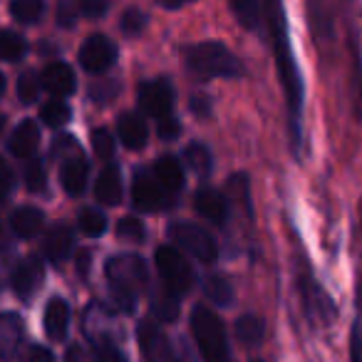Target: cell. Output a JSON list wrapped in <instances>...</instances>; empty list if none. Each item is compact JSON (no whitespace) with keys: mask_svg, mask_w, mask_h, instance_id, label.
I'll return each mask as SVG.
<instances>
[{"mask_svg":"<svg viewBox=\"0 0 362 362\" xmlns=\"http://www.w3.org/2000/svg\"><path fill=\"white\" fill-rule=\"evenodd\" d=\"M117 134H119V141L127 149H141L146 144V139H149V127H146L141 115L124 112L119 117V124H117Z\"/></svg>","mask_w":362,"mask_h":362,"instance_id":"cell-16","label":"cell"},{"mask_svg":"<svg viewBox=\"0 0 362 362\" xmlns=\"http://www.w3.org/2000/svg\"><path fill=\"white\" fill-rule=\"evenodd\" d=\"M350 362H362V322L355 320L350 330Z\"/></svg>","mask_w":362,"mask_h":362,"instance_id":"cell-43","label":"cell"},{"mask_svg":"<svg viewBox=\"0 0 362 362\" xmlns=\"http://www.w3.org/2000/svg\"><path fill=\"white\" fill-rule=\"evenodd\" d=\"M87 261H90V251H82L80 253V273L85 276V271H87Z\"/></svg>","mask_w":362,"mask_h":362,"instance_id":"cell-51","label":"cell"},{"mask_svg":"<svg viewBox=\"0 0 362 362\" xmlns=\"http://www.w3.org/2000/svg\"><path fill=\"white\" fill-rule=\"evenodd\" d=\"M149 308L151 315L161 322H174L179 317V296L171 293L166 286H156L149 291Z\"/></svg>","mask_w":362,"mask_h":362,"instance_id":"cell-23","label":"cell"},{"mask_svg":"<svg viewBox=\"0 0 362 362\" xmlns=\"http://www.w3.org/2000/svg\"><path fill=\"white\" fill-rule=\"evenodd\" d=\"M40 80H42V90L50 92L55 100L70 97L77 85L75 70H72L70 65H65V62H52V65H47L45 70H42Z\"/></svg>","mask_w":362,"mask_h":362,"instance_id":"cell-15","label":"cell"},{"mask_svg":"<svg viewBox=\"0 0 362 362\" xmlns=\"http://www.w3.org/2000/svg\"><path fill=\"white\" fill-rule=\"evenodd\" d=\"M42 92V80L35 75V72H23L21 80H18V97H21L23 105H33L37 102Z\"/></svg>","mask_w":362,"mask_h":362,"instance_id":"cell-34","label":"cell"},{"mask_svg":"<svg viewBox=\"0 0 362 362\" xmlns=\"http://www.w3.org/2000/svg\"><path fill=\"white\" fill-rule=\"evenodd\" d=\"M107 288L115 300V305L124 313H134L139 291L146 286V266L134 253H122L112 256L105 266Z\"/></svg>","mask_w":362,"mask_h":362,"instance_id":"cell-2","label":"cell"},{"mask_svg":"<svg viewBox=\"0 0 362 362\" xmlns=\"http://www.w3.org/2000/svg\"><path fill=\"white\" fill-rule=\"evenodd\" d=\"M151 171H154L156 181H159L161 189H164L169 197H174V194H179L181 189H184V166H181V161L176 159V156L166 154V156H161V159H156Z\"/></svg>","mask_w":362,"mask_h":362,"instance_id":"cell-19","label":"cell"},{"mask_svg":"<svg viewBox=\"0 0 362 362\" xmlns=\"http://www.w3.org/2000/svg\"><path fill=\"white\" fill-rule=\"evenodd\" d=\"M192 112H197V115H202V117H209V112H211V107H209V97H204V95H194V100H192Z\"/></svg>","mask_w":362,"mask_h":362,"instance_id":"cell-48","label":"cell"},{"mask_svg":"<svg viewBox=\"0 0 362 362\" xmlns=\"http://www.w3.org/2000/svg\"><path fill=\"white\" fill-rule=\"evenodd\" d=\"M3 92H6V77H3V72H0V97H3Z\"/></svg>","mask_w":362,"mask_h":362,"instance_id":"cell-53","label":"cell"},{"mask_svg":"<svg viewBox=\"0 0 362 362\" xmlns=\"http://www.w3.org/2000/svg\"><path fill=\"white\" fill-rule=\"evenodd\" d=\"M156 132H159V136L164 141H171V139H176V136L181 134V124H179V119H176L174 115H169V117H164V119H159Z\"/></svg>","mask_w":362,"mask_h":362,"instance_id":"cell-42","label":"cell"},{"mask_svg":"<svg viewBox=\"0 0 362 362\" xmlns=\"http://www.w3.org/2000/svg\"><path fill=\"white\" fill-rule=\"evenodd\" d=\"M154 263H156V271H159L161 281H164V286L169 288L171 293L184 296V293H189L194 288V281H197L194 268L189 266V261L181 256L176 248L159 246L154 253Z\"/></svg>","mask_w":362,"mask_h":362,"instance_id":"cell-5","label":"cell"},{"mask_svg":"<svg viewBox=\"0 0 362 362\" xmlns=\"http://www.w3.org/2000/svg\"><path fill=\"white\" fill-rule=\"evenodd\" d=\"M23 362H55V355L45 345H30V350L25 352V360Z\"/></svg>","mask_w":362,"mask_h":362,"instance_id":"cell-47","label":"cell"},{"mask_svg":"<svg viewBox=\"0 0 362 362\" xmlns=\"http://www.w3.org/2000/svg\"><path fill=\"white\" fill-rule=\"evenodd\" d=\"M189 67L206 77H241L243 67L226 45L216 40L199 42L189 50Z\"/></svg>","mask_w":362,"mask_h":362,"instance_id":"cell-4","label":"cell"},{"mask_svg":"<svg viewBox=\"0 0 362 362\" xmlns=\"http://www.w3.org/2000/svg\"><path fill=\"white\" fill-rule=\"evenodd\" d=\"M194 209H197L206 221L216 223V226H226L228 214H231L228 199H223V194H218L216 189H209V187L197 192V197H194Z\"/></svg>","mask_w":362,"mask_h":362,"instance_id":"cell-14","label":"cell"},{"mask_svg":"<svg viewBox=\"0 0 362 362\" xmlns=\"http://www.w3.org/2000/svg\"><path fill=\"white\" fill-rule=\"evenodd\" d=\"M184 159L187 164L197 171L199 176H209L214 169V159H211V151L206 149L204 144H189L187 151H184Z\"/></svg>","mask_w":362,"mask_h":362,"instance_id":"cell-31","label":"cell"},{"mask_svg":"<svg viewBox=\"0 0 362 362\" xmlns=\"http://www.w3.org/2000/svg\"><path fill=\"white\" fill-rule=\"evenodd\" d=\"M42 278H45V266L37 256H28L13 268L11 273V288L16 291L18 298L23 300H30L33 293L42 286Z\"/></svg>","mask_w":362,"mask_h":362,"instance_id":"cell-12","label":"cell"},{"mask_svg":"<svg viewBox=\"0 0 362 362\" xmlns=\"http://www.w3.org/2000/svg\"><path fill=\"white\" fill-rule=\"evenodd\" d=\"M13 187H16V174H13L11 164L0 156V206L6 204V199H8V194L13 192Z\"/></svg>","mask_w":362,"mask_h":362,"instance_id":"cell-41","label":"cell"},{"mask_svg":"<svg viewBox=\"0 0 362 362\" xmlns=\"http://www.w3.org/2000/svg\"><path fill=\"white\" fill-rule=\"evenodd\" d=\"M355 243H357V283H355V303H357V320L362 322V202L357 209V226H355Z\"/></svg>","mask_w":362,"mask_h":362,"instance_id":"cell-35","label":"cell"},{"mask_svg":"<svg viewBox=\"0 0 362 362\" xmlns=\"http://www.w3.org/2000/svg\"><path fill=\"white\" fill-rule=\"evenodd\" d=\"M40 117H42V122H45L47 127L57 129V127H65L67 122L72 119V110H70V105H67L65 100H50L45 107H42Z\"/></svg>","mask_w":362,"mask_h":362,"instance_id":"cell-32","label":"cell"},{"mask_svg":"<svg viewBox=\"0 0 362 362\" xmlns=\"http://www.w3.org/2000/svg\"><path fill=\"white\" fill-rule=\"evenodd\" d=\"M65 362H87V357H85V352H82V347H70L67 350V357H65Z\"/></svg>","mask_w":362,"mask_h":362,"instance_id":"cell-49","label":"cell"},{"mask_svg":"<svg viewBox=\"0 0 362 362\" xmlns=\"http://www.w3.org/2000/svg\"><path fill=\"white\" fill-rule=\"evenodd\" d=\"M169 233H171V238H174L187 253H192L199 263H214L218 258L216 241L211 238V233L204 231V228L197 226V223L179 221L169 228Z\"/></svg>","mask_w":362,"mask_h":362,"instance_id":"cell-7","label":"cell"},{"mask_svg":"<svg viewBox=\"0 0 362 362\" xmlns=\"http://www.w3.org/2000/svg\"><path fill=\"white\" fill-rule=\"evenodd\" d=\"M298 291H300V303H303V310H305L308 320L313 322L315 327H327L335 322L337 317V308L332 303L330 293L320 286L313 276L303 273L298 278Z\"/></svg>","mask_w":362,"mask_h":362,"instance_id":"cell-6","label":"cell"},{"mask_svg":"<svg viewBox=\"0 0 362 362\" xmlns=\"http://www.w3.org/2000/svg\"><path fill=\"white\" fill-rule=\"evenodd\" d=\"M72 248H75V233L70 226H55L50 228L45 238V256L47 261H52L55 266L65 263L72 256Z\"/></svg>","mask_w":362,"mask_h":362,"instance_id":"cell-20","label":"cell"},{"mask_svg":"<svg viewBox=\"0 0 362 362\" xmlns=\"http://www.w3.org/2000/svg\"><path fill=\"white\" fill-rule=\"evenodd\" d=\"M28 52V42L16 30H0V60L18 62Z\"/></svg>","mask_w":362,"mask_h":362,"instance_id":"cell-29","label":"cell"},{"mask_svg":"<svg viewBox=\"0 0 362 362\" xmlns=\"http://www.w3.org/2000/svg\"><path fill=\"white\" fill-rule=\"evenodd\" d=\"M42 221H45V214L35 206H18L16 211L11 214V231L16 233L18 238L28 241L33 238L37 231L42 228Z\"/></svg>","mask_w":362,"mask_h":362,"instance_id":"cell-22","label":"cell"},{"mask_svg":"<svg viewBox=\"0 0 362 362\" xmlns=\"http://www.w3.org/2000/svg\"><path fill=\"white\" fill-rule=\"evenodd\" d=\"M117 60V45L107 35H90L80 47V65L92 75L107 72Z\"/></svg>","mask_w":362,"mask_h":362,"instance_id":"cell-9","label":"cell"},{"mask_svg":"<svg viewBox=\"0 0 362 362\" xmlns=\"http://www.w3.org/2000/svg\"><path fill=\"white\" fill-rule=\"evenodd\" d=\"M92 350H95V362H129L124 352L117 347L112 335L107 332H95L92 335Z\"/></svg>","mask_w":362,"mask_h":362,"instance_id":"cell-28","label":"cell"},{"mask_svg":"<svg viewBox=\"0 0 362 362\" xmlns=\"http://www.w3.org/2000/svg\"><path fill=\"white\" fill-rule=\"evenodd\" d=\"M11 16L25 25H33L45 16V3L42 0H16L11 3Z\"/></svg>","mask_w":362,"mask_h":362,"instance_id":"cell-30","label":"cell"},{"mask_svg":"<svg viewBox=\"0 0 362 362\" xmlns=\"http://www.w3.org/2000/svg\"><path fill=\"white\" fill-rule=\"evenodd\" d=\"M11 246H13V241H11V238H8L6 228L0 226V253H6V251H11Z\"/></svg>","mask_w":362,"mask_h":362,"instance_id":"cell-50","label":"cell"},{"mask_svg":"<svg viewBox=\"0 0 362 362\" xmlns=\"http://www.w3.org/2000/svg\"><path fill=\"white\" fill-rule=\"evenodd\" d=\"M0 288H3V286H0Z\"/></svg>","mask_w":362,"mask_h":362,"instance_id":"cell-54","label":"cell"},{"mask_svg":"<svg viewBox=\"0 0 362 362\" xmlns=\"http://www.w3.org/2000/svg\"><path fill=\"white\" fill-rule=\"evenodd\" d=\"M174 362H197V352H194V347L189 345L187 337H179V340H176Z\"/></svg>","mask_w":362,"mask_h":362,"instance_id":"cell-45","label":"cell"},{"mask_svg":"<svg viewBox=\"0 0 362 362\" xmlns=\"http://www.w3.org/2000/svg\"><path fill=\"white\" fill-rule=\"evenodd\" d=\"M95 197L105 206H117L122 202V176L117 166L102 169V174L97 176V184H95Z\"/></svg>","mask_w":362,"mask_h":362,"instance_id":"cell-24","label":"cell"},{"mask_svg":"<svg viewBox=\"0 0 362 362\" xmlns=\"http://www.w3.org/2000/svg\"><path fill=\"white\" fill-rule=\"evenodd\" d=\"M139 105L149 117H156V122L171 115L174 107V87L166 80H149L139 87Z\"/></svg>","mask_w":362,"mask_h":362,"instance_id":"cell-10","label":"cell"},{"mask_svg":"<svg viewBox=\"0 0 362 362\" xmlns=\"http://www.w3.org/2000/svg\"><path fill=\"white\" fill-rule=\"evenodd\" d=\"M107 3L105 0H80V13L87 18H100L107 13Z\"/></svg>","mask_w":362,"mask_h":362,"instance_id":"cell-46","label":"cell"},{"mask_svg":"<svg viewBox=\"0 0 362 362\" xmlns=\"http://www.w3.org/2000/svg\"><path fill=\"white\" fill-rule=\"evenodd\" d=\"M117 95H119V85H117L115 80H100L97 85L90 87L92 102H100V105H107V102H112Z\"/></svg>","mask_w":362,"mask_h":362,"instance_id":"cell-40","label":"cell"},{"mask_svg":"<svg viewBox=\"0 0 362 362\" xmlns=\"http://www.w3.org/2000/svg\"><path fill=\"white\" fill-rule=\"evenodd\" d=\"M204 293H206L209 300L216 303L218 308H228V305H231V300H233L231 283H228L226 276H218V273L206 276V281H204Z\"/></svg>","mask_w":362,"mask_h":362,"instance_id":"cell-26","label":"cell"},{"mask_svg":"<svg viewBox=\"0 0 362 362\" xmlns=\"http://www.w3.org/2000/svg\"><path fill=\"white\" fill-rule=\"evenodd\" d=\"M25 337V322L18 313H0V357L13 360Z\"/></svg>","mask_w":362,"mask_h":362,"instance_id":"cell-13","label":"cell"},{"mask_svg":"<svg viewBox=\"0 0 362 362\" xmlns=\"http://www.w3.org/2000/svg\"><path fill=\"white\" fill-rule=\"evenodd\" d=\"M77 11H80L77 3H72V0H62L60 6H57V23L65 25V28H70L77 18Z\"/></svg>","mask_w":362,"mask_h":362,"instance_id":"cell-44","label":"cell"},{"mask_svg":"<svg viewBox=\"0 0 362 362\" xmlns=\"http://www.w3.org/2000/svg\"><path fill=\"white\" fill-rule=\"evenodd\" d=\"M77 221H80L82 233H87V236L97 238L107 231V216L102 211H97V209H82Z\"/></svg>","mask_w":362,"mask_h":362,"instance_id":"cell-33","label":"cell"},{"mask_svg":"<svg viewBox=\"0 0 362 362\" xmlns=\"http://www.w3.org/2000/svg\"><path fill=\"white\" fill-rule=\"evenodd\" d=\"M25 187L30 189V192H42V189H45V166H42L40 159H28Z\"/></svg>","mask_w":362,"mask_h":362,"instance_id":"cell-39","label":"cell"},{"mask_svg":"<svg viewBox=\"0 0 362 362\" xmlns=\"http://www.w3.org/2000/svg\"><path fill=\"white\" fill-rule=\"evenodd\" d=\"M119 28L124 35H139L146 28V13L139 11V8H129V11H124V16H122Z\"/></svg>","mask_w":362,"mask_h":362,"instance_id":"cell-38","label":"cell"},{"mask_svg":"<svg viewBox=\"0 0 362 362\" xmlns=\"http://www.w3.org/2000/svg\"><path fill=\"white\" fill-rule=\"evenodd\" d=\"M87 174H90V166H87V161L82 159L80 154L62 161L60 179H62V187H65V192L70 194V197H80V194L85 192Z\"/></svg>","mask_w":362,"mask_h":362,"instance_id":"cell-21","label":"cell"},{"mask_svg":"<svg viewBox=\"0 0 362 362\" xmlns=\"http://www.w3.org/2000/svg\"><path fill=\"white\" fill-rule=\"evenodd\" d=\"M231 11L238 18V23L243 28H248V30H256L261 25V21H266V8L261 3H256V0H238L231 6Z\"/></svg>","mask_w":362,"mask_h":362,"instance_id":"cell-27","label":"cell"},{"mask_svg":"<svg viewBox=\"0 0 362 362\" xmlns=\"http://www.w3.org/2000/svg\"><path fill=\"white\" fill-rule=\"evenodd\" d=\"M136 340L144 352L146 362H174V350L169 345V337L164 335L154 320H141L136 327Z\"/></svg>","mask_w":362,"mask_h":362,"instance_id":"cell-11","label":"cell"},{"mask_svg":"<svg viewBox=\"0 0 362 362\" xmlns=\"http://www.w3.org/2000/svg\"><path fill=\"white\" fill-rule=\"evenodd\" d=\"M115 146H117V139L110 129H97L92 134V149H95L97 159L102 161H110L115 156Z\"/></svg>","mask_w":362,"mask_h":362,"instance_id":"cell-36","label":"cell"},{"mask_svg":"<svg viewBox=\"0 0 362 362\" xmlns=\"http://www.w3.org/2000/svg\"><path fill=\"white\" fill-rule=\"evenodd\" d=\"M117 236L124 238V241H144L146 231L141 218L136 216H124L119 223H117Z\"/></svg>","mask_w":362,"mask_h":362,"instance_id":"cell-37","label":"cell"},{"mask_svg":"<svg viewBox=\"0 0 362 362\" xmlns=\"http://www.w3.org/2000/svg\"><path fill=\"white\" fill-rule=\"evenodd\" d=\"M40 146V127L35 119H23L11 136V151L21 159H33Z\"/></svg>","mask_w":362,"mask_h":362,"instance_id":"cell-18","label":"cell"},{"mask_svg":"<svg viewBox=\"0 0 362 362\" xmlns=\"http://www.w3.org/2000/svg\"><path fill=\"white\" fill-rule=\"evenodd\" d=\"M266 25L271 33L273 55H276L278 75H281L283 90L288 100V115H291V132L293 141H300V117H303V80L293 55L291 37H288V23L286 11L281 3H266Z\"/></svg>","mask_w":362,"mask_h":362,"instance_id":"cell-1","label":"cell"},{"mask_svg":"<svg viewBox=\"0 0 362 362\" xmlns=\"http://www.w3.org/2000/svg\"><path fill=\"white\" fill-rule=\"evenodd\" d=\"M6 124H8V117L0 115V136H3V132H6Z\"/></svg>","mask_w":362,"mask_h":362,"instance_id":"cell-52","label":"cell"},{"mask_svg":"<svg viewBox=\"0 0 362 362\" xmlns=\"http://www.w3.org/2000/svg\"><path fill=\"white\" fill-rule=\"evenodd\" d=\"M192 332L197 337L199 352L204 362H233L231 347H228L226 327L209 308L197 305L192 310Z\"/></svg>","mask_w":362,"mask_h":362,"instance_id":"cell-3","label":"cell"},{"mask_svg":"<svg viewBox=\"0 0 362 362\" xmlns=\"http://www.w3.org/2000/svg\"><path fill=\"white\" fill-rule=\"evenodd\" d=\"M45 332L50 340L60 342L67 337V327H70V305L65 298H50L45 305Z\"/></svg>","mask_w":362,"mask_h":362,"instance_id":"cell-17","label":"cell"},{"mask_svg":"<svg viewBox=\"0 0 362 362\" xmlns=\"http://www.w3.org/2000/svg\"><path fill=\"white\" fill-rule=\"evenodd\" d=\"M263 335H266V325L258 315H241L236 320V337L238 342H243L246 347H256L263 342Z\"/></svg>","mask_w":362,"mask_h":362,"instance_id":"cell-25","label":"cell"},{"mask_svg":"<svg viewBox=\"0 0 362 362\" xmlns=\"http://www.w3.org/2000/svg\"><path fill=\"white\" fill-rule=\"evenodd\" d=\"M132 204L139 211H161L174 204V199L161 189L151 169L134 171V181H132Z\"/></svg>","mask_w":362,"mask_h":362,"instance_id":"cell-8","label":"cell"}]
</instances>
